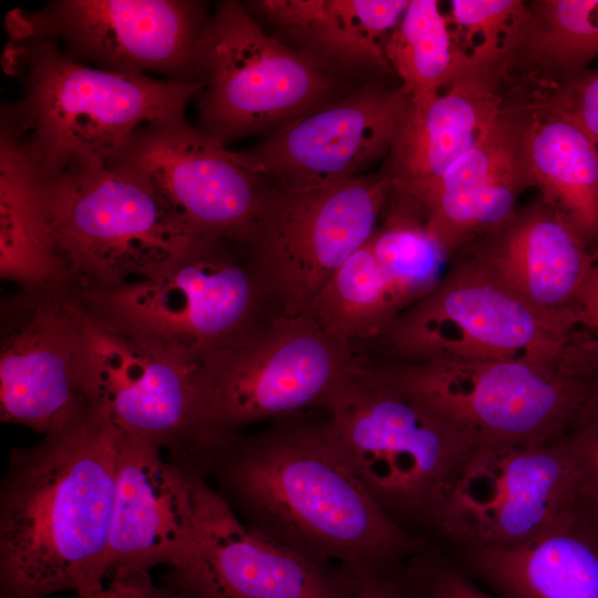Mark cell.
<instances>
[{
	"instance_id": "cell-1",
	"label": "cell",
	"mask_w": 598,
	"mask_h": 598,
	"mask_svg": "<svg viewBox=\"0 0 598 598\" xmlns=\"http://www.w3.org/2000/svg\"><path fill=\"white\" fill-rule=\"evenodd\" d=\"M303 412L209 451L204 477L251 529L311 560L394 575L429 538L401 528L339 453L326 416Z\"/></svg>"
},
{
	"instance_id": "cell-2",
	"label": "cell",
	"mask_w": 598,
	"mask_h": 598,
	"mask_svg": "<svg viewBox=\"0 0 598 598\" xmlns=\"http://www.w3.org/2000/svg\"><path fill=\"white\" fill-rule=\"evenodd\" d=\"M121 429L85 399L27 448L0 487V598L104 589Z\"/></svg>"
},
{
	"instance_id": "cell-3",
	"label": "cell",
	"mask_w": 598,
	"mask_h": 598,
	"mask_svg": "<svg viewBox=\"0 0 598 598\" xmlns=\"http://www.w3.org/2000/svg\"><path fill=\"white\" fill-rule=\"evenodd\" d=\"M358 355L320 411L339 453L373 501L401 528L429 538L478 447L431 401Z\"/></svg>"
},
{
	"instance_id": "cell-4",
	"label": "cell",
	"mask_w": 598,
	"mask_h": 598,
	"mask_svg": "<svg viewBox=\"0 0 598 598\" xmlns=\"http://www.w3.org/2000/svg\"><path fill=\"white\" fill-rule=\"evenodd\" d=\"M4 64L24 95L2 106L1 121L42 173L105 166L140 126L183 112L203 89L89 66L52 38L10 40Z\"/></svg>"
},
{
	"instance_id": "cell-5",
	"label": "cell",
	"mask_w": 598,
	"mask_h": 598,
	"mask_svg": "<svg viewBox=\"0 0 598 598\" xmlns=\"http://www.w3.org/2000/svg\"><path fill=\"white\" fill-rule=\"evenodd\" d=\"M73 290L96 320L188 367L238 343L274 313L247 247L228 241H202L146 277Z\"/></svg>"
},
{
	"instance_id": "cell-6",
	"label": "cell",
	"mask_w": 598,
	"mask_h": 598,
	"mask_svg": "<svg viewBox=\"0 0 598 598\" xmlns=\"http://www.w3.org/2000/svg\"><path fill=\"white\" fill-rule=\"evenodd\" d=\"M33 168L48 235L75 290L153 275L205 241L185 229L146 186L121 171L106 165L60 173Z\"/></svg>"
},
{
	"instance_id": "cell-7",
	"label": "cell",
	"mask_w": 598,
	"mask_h": 598,
	"mask_svg": "<svg viewBox=\"0 0 598 598\" xmlns=\"http://www.w3.org/2000/svg\"><path fill=\"white\" fill-rule=\"evenodd\" d=\"M358 363L309 313H272L195 369L198 471L213 446L251 424L322 410Z\"/></svg>"
},
{
	"instance_id": "cell-8",
	"label": "cell",
	"mask_w": 598,
	"mask_h": 598,
	"mask_svg": "<svg viewBox=\"0 0 598 598\" xmlns=\"http://www.w3.org/2000/svg\"><path fill=\"white\" fill-rule=\"evenodd\" d=\"M573 310H542L508 289L465 251L450 260L439 283L399 313L363 352L416 362L528 360L553 364L579 328Z\"/></svg>"
},
{
	"instance_id": "cell-9",
	"label": "cell",
	"mask_w": 598,
	"mask_h": 598,
	"mask_svg": "<svg viewBox=\"0 0 598 598\" xmlns=\"http://www.w3.org/2000/svg\"><path fill=\"white\" fill-rule=\"evenodd\" d=\"M443 411L477 447L556 442L598 384L565 354L553 364L528 360L372 358Z\"/></svg>"
},
{
	"instance_id": "cell-10",
	"label": "cell",
	"mask_w": 598,
	"mask_h": 598,
	"mask_svg": "<svg viewBox=\"0 0 598 598\" xmlns=\"http://www.w3.org/2000/svg\"><path fill=\"white\" fill-rule=\"evenodd\" d=\"M196 75L203 84L196 127L224 145L328 104L338 87L332 73L268 35L235 0L209 14Z\"/></svg>"
},
{
	"instance_id": "cell-11",
	"label": "cell",
	"mask_w": 598,
	"mask_h": 598,
	"mask_svg": "<svg viewBox=\"0 0 598 598\" xmlns=\"http://www.w3.org/2000/svg\"><path fill=\"white\" fill-rule=\"evenodd\" d=\"M394 187L384 167L323 187H271L247 250L274 313H307L370 238Z\"/></svg>"
},
{
	"instance_id": "cell-12",
	"label": "cell",
	"mask_w": 598,
	"mask_h": 598,
	"mask_svg": "<svg viewBox=\"0 0 598 598\" xmlns=\"http://www.w3.org/2000/svg\"><path fill=\"white\" fill-rule=\"evenodd\" d=\"M106 166L146 186L192 235L245 247L271 190L184 111L140 126Z\"/></svg>"
},
{
	"instance_id": "cell-13",
	"label": "cell",
	"mask_w": 598,
	"mask_h": 598,
	"mask_svg": "<svg viewBox=\"0 0 598 598\" xmlns=\"http://www.w3.org/2000/svg\"><path fill=\"white\" fill-rule=\"evenodd\" d=\"M193 0H55L6 16L10 40L52 38L71 59L132 75L200 83L199 41L210 13Z\"/></svg>"
},
{
	"instance_id": "cell-14",
	"label": "cell",
	"mask_w": 598,
	"mask_h": 598,
	"mask_svg": "<svg viewBox=\"0 0 598 598\" xmlns=\"http://www.w3.org/2000/svg\"><path fill=\"white\" fill-rule=\"evenodd\" d=\"M195 532L164 586L177 598H348L351 571L300 556L248 527L194 473Z\"/></svg>"
},
{
	"instance_id": "cell-15",
	"label": "cell",
	"mask_w": 598,
	"mask_h": 598,
	"mask_svg": "<svg viewBox=\"0 0 598 598\" xmlns=\"http://www.w3.org/2000/svg\"><path fill=\"white\" fill-rule=\"evenodd\" d=\"M87 321L69 285L19 288L2 301L1 422L44 434L85 400Z\"/></svg>"
},
{
	"instance_id": "cell-16",
	"label": "cell",
	"mask_w": 598,
	"mask_h": 598,
	"mask_svg": "<svg viewBox=\"0 0 598 598\" xmlns=\"http://www.w3.org/2000/svg\"><path fill=\"white\" fill-rule=\"evenodd\" d=\"M576 499L558 443L478 447L456 478L435 533L467 549L522 544Z\"/></svg>"
},
{
	"instance_id": "cell-17",
	"label": "cell",
	"mask_w": 598,
	"mask_h": 598,
	"mask_svg": "<svg viewBox=\"0 0 598 598\" xmlns=\"http://www.w3.org/2000/svg\"><path fill=\"white\" fill-rule=\"evenodd\" d=\"M410 106L411 95L402 85L370 79L237 154L270 187L329 186L388 157Z\"/></svg>"
},
{
	"instance_id": "cell-18",
	"label": "cell",
	"mask_w": 598,
	"mask_h": 598,
	"mask_svg": "<svg viewBox=\"0 0 598 598\" xmlns=\"http://www.w3.org/2000/svg\"><path fill=\"white\" fill-rule=\"evenodd\" d=\"M195 369L143 347L89 313L83 395L121 429L165 448L169 461L193 473L199 453Z\"/></svg>"
},
{
	"instance_id": "cell-19",
	"label": "cell",
	"mask_w": 598,
	"mask_h": 598,
	"mask_svg": "<svg viewBox=\"0 0 598 598\" xmlns=\"http://www.w3.org/2000/svg\"><path fill=\"white\" fill-rule=\"evenodd\" d=\"M193 475L165 461L157 445L121 429L107 576L181 560L195 532Z\"/></svg>"
},
{
	"instance_id": "cell-20",
	"label": "cell",
	"mask_w": 598,
	"mask_h": 598,
	"mask_svg": "<svg viewBox=\"0 0 598 598\" xmlns=\"http://www.w3.org/2000/svg\"><path fill=\"white\" fill-rule=\"evenodd\" d=\"M461 250L524 300L549 312L573 310L595 261L579 235L542 197L517 207Z\"/></svg>"
},
{
	"instance_id": "cell-21",
	"label": "cell",
	"mask_w": 598,
	"mask_h": 598,
	"mask_svg": "<svg viewBox=\"0 0 598 598\" xmlns=\"http://www.w3.org/2000/svg\"><path fill=\"white\" fill-rule=\"evenodd\" d=\"M464 557L461 570L499 598H598V512L575 499L533 538Z\"/></svg>"
},
{
	"instance_id": "cell-22",
	"label": "cell",
	"mask_w": 598,
	"mask_h": 598,
	"mask_svg": "<svg viewBox=\"0 0 598 598\" xmlns=\"http://www.w3.org/2000/svg\"><path fill=\"white\" fill-rule=\"evenodd\" d=\"M505 87L495 73L465 70L427 104L411 103L383 166L395 186L412 194L439 178L493 120Z\"/></svg>"
},
{
	"instance_id": "cell-23",
	"label": "cell",
	"mask_w": 598,
	"mask_h": 598,
	"mask_svg": "<svg viewBox=\"0 0 598 598\" xmlns=\"http://www.w3.org/2000/svg\"><path fill=\"white\" fill-rule=\"evenodd\" d=\"M410 0H258L247 7L323 69L394 74L385 43Z\"/></svg>"
},
{
	"instance_id": "cell-24",
	"label": "cell",
	"mask_w": 598,
	"mask_h": 598,
	"mask_svg": "<svg viewBox=\"0 0 598 598\" xmlns=\"http://www.w3.org/2000/svg\"><path fill=\"white\" fill-rule=\"evenodd\" d=\"M598 56V0L524 1L502 47L506 82L539 87L587 69Z\"/></svg>"
},
{
	"instance_id": "cell-25",
	"label": "cell",
	"mask_w": 598,
	"mask_h": 598,
	"mask_svg": "<svg viewBox=\"0 0 598 598\" xmlns=\"http://www.w3.org/2000/svg\"><path fill=\"white\" fill-rule=\"evenodd\" d=\"M526 137L533 186L588 248L598 247V145L576 124L535 104Z\"/></svg>"
},
{
	"instance_id": "cell-26",
	"label": "cell",
	"mask_w": 598,
	"mask_h": 598,
	"mask_svg": "<svg viewBox=\"0 0 598 598\" xmlns=\"http://www.w3.org/2000/svg\"><path fill=\"white\" fill-rule=\"evenodd\" d=\"M0 276L21 289L68 285L40 212L34 168L21 138L0 128Z\"/></svg>"
},
{
	"instance_id": "cell-27",
	"label": "cell",
	"mask_w": 598,
	"mask_h": 598,
	"mask_svg": "<svg viewBox=\"0 0 598 598\" xmlns=\"http://www.w3.org/2000/svg\"><path fill=\"white\" fill-rule=\"evenodd\" d=\"M368 244L389 287L396 316L427 295L450 262L429 230L420 203L396 186Z\"/></svg>"
},
{
	"instance_id": "cell-28",
	"label": "cell",
	"mask_w": 598,
	"mask_h": 598,
	"mask_svg": "<svg viewBox=\"0 0 598 598\" xmlns=\"http://www.w3.org/2000/svg\"><path fill=\"white\" fill-rule=\"evenodd\" d=\"M338 344L359 352L396 317L368 240L340 266L307 311Z\"/></svg>"
},
{
	"instance_id": "cell-29",
	"label": "cell",
	"mask_w": 598,
	"mask_h": 598,
	"mask_svg": "<svg viewBox=\"0 0 598 598\" xmlns=\"http://www.w3.org/2000/svg\"><path fill=\"white\" fill-rule=\"evenodd\" d=\"M385 54L415 106L432 101L460 71L450 24L436 0L409 1Z\"/></svg>"
},
{
	"instance_id": "cell-30",
	"label": "cell",
	"mask_w": 598,
	"mask_h": 598,
	"mask_svg": "<svg viewBox=\"0 0 598 598\" xmlns=\"http://www.w3.org/2000/svg\"><path fill=\"white\" fill-rule=\"evenodd\" d=\"M533 186L528 169L420 203L427 228L451 258L477 236L508 218L522 193Z\"/></svg>"
},
{
	"instance_id": "cell-31",
	"label": "cell",
	"mask_w": 598,
	"mask_h": 598,
	"mask_svg": "<svg viewBox=\"0 0 598 598\" xmlns=\"http://www.w3.org/2000/svg\"><path fill=\"white\" fill-rule=\"evenodd\" d=\"M523 0H453L447 18L460 69L502 74V47Z\"/></svg>"
},
{
	"instance_id": "cell-32",
	"label": "cell",
	"mask_w": 598,
	"mask_h": 598,
	"mask_svg": "<svg viewBox=\"0 0 598 598\" xmlns=\"http://www.w3.org/2000/svg\"><path fill=\"white\" fill-rule=\"evenodd\" d=\"M558 443L573 473L576 499L598 512V384Z\"/></svg>"
},
{
	"instance_id": "cell-33",
	"label": "cell",
	"mask_w": 598,
	"mask_h": 598,
	"mask_svg": "<svg viewBox=\"0 0 598 598\" xmlns=\"http://www.w3.org/2000/svg\"><path fill=\"white\" fill-rule=\"evenodd\" d=\"M393 576L414 598H494L431 546L412 556Z\"/></svg>"
},
{
	"instance_id": "cell-34",
	"label": "cell",
	"mask_w": 598,
	"mask_h": 598,
	"mask_svg": "<svg viewBox=\"0 0 598 598\" xmlns=\"http://www.w3.org/2000/svg\"><path fill=\"white\" fill-rule=\"evenodd\" d=\"M537 105L555 112L580 127L598 145V70L527 90Z\"/></svg>"
},
{
	"instance_id": "cell-35",
	"label": "cell",
	"mask_w": 598,
	"mask_h": 598,
	"mask_svg": "<svg viewBox=\"0 0 598 598\" xmlns=\"http://www.w3.org/2000/svg\"><path fill=\"white\" fill-rule=\"evenodd\" d=\"M351 571L348 598H414L393 575Z\"/></svg>"
},
{
	"instance_id": "cell-36",
	"label": "cell",
	"mask_w": 598,
	"mask_h": 598,
	"mask_svg": "<svg viewBox=\"0 0 598 598\" xmlns=\"http://www.w3.org/2000/svg\"><path fill=\"white\" fill-rule=\"evenodd\" d=\"M573 310L580 328L598 343V257H595Z\"/></svg>"
},
{
	"instance_id": "cell-37",
	"label": "cell",
	"mask_w": 598,
	"mask_h": 598,
	"mask_svg": "<svg viewBox=\"0 0 598 598\" xmlns=\"http://www.w3.org/2000/svg\"><path fill=\"white\" fill-rule=\"evenodd\" d=\"M579 357L586 368L598 375V343L592 338H586L580 343Z\"/></svg>"
},
{
	"instance_id": "cell-38",
	"label": "cell",
	"mask_w": 598,
	"mask_h": 598,
	"mask_svg": "<svg viewBox=\"0 0 598 598\" xmlns=\"http://www.w3.org/2000/svg\"><path fill=\"white\" fill-rule=\"evenodd\" d=\"M138 598H177V597L165 587L151 584L141 591Z\"/></svg>"
},
{
	"instance_id": "cell-39",
	"label": "cell",
	"mask_w": 598,
	"mask_h": 598,
	"mask_svg": "<svg viewBox=\"0 0 598 598\" xmlns=\"http://www.w3.org/2000/svg\"><path fill=\"white\" fill-rule=\"evenodd\" d=\"M76 596H78V598H112L109 595V592L106 591L105 587H104V589H102L100 591L80 594V595H76Z\"/></svg>"
},
{
	"instance_id": "cell-40",
	"label": "cell",
	"mask_w": 598,
	"mask_h": 598,
	"mask_svg": "<svg viewBox=\"0 0 598 598\" xmlns=\"http://www.w3.org/2000/svg\"><path fill=\"white\" fill-rule=\"evenodd\" d=\"M595 257H598V247L592 251Z\"/></svg>"
}]
</instances>
